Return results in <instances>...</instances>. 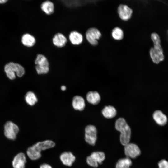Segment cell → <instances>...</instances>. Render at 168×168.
I'll list each match as a JSON object with an SVG mask.
<instances>
[{"instance_id": "1", "label": "cell", "mask_w": 168, "mask_h": 168, "mask_svg": "<svg viewBox=\"0 0 168 168\" xmlns=\"http://www.w3.org/2000/svg\"><path fill=\"white\" fill-rule=\"evenodd\" d=\"M55 145V143L51 140L39 142L28 148L26 154L30 160H36L41 157L42 151L53 148Z\"/></svg>"}, {"instance_id": "2", "label": "cell", "mask_w": 168, "mask_h": 168, "mask_svg": "<svg viewBox=\"0 0 168 168\" xmlns=\"http://www.w3.org/2000/svg\"><path fill=\"white\" fill-rule=\"evenodd\" d=\"M115 128L120 133V140L121 144L124 146L129 143L131 130L125 119L122 118L118 119L115 123Z\"/></svg>"}, {"instance_id": "3", "label": "cell", "mask_w": 168, "mask_h": 168, "mask_svg": "<svg viewBox=\"0 0 168 168\" xmlns=\"http://www.w3.org/2000/svg\"><path fill=\"white\" fill-rule=\"evenodd\" d=\"M4 71L7 77L10 80H14L16 75L19 77H22L25 73L24 67L17 63L10 62L6 64L4 67Z\"/></svg>"}, {"instance_id": "4", "label": "cell", "mask_w": 168, "mask_h": 168, "mask_svg": "<svg viewBox=\"0 0 168 168\" xmlns=\"http://www.w3.org/2000/svg\"><path fill=\"white\" fill-rule=\"evenodd\" d=\"M35 68L38 74L47 73L49 70V63L47 58L43 55L39 54L35 60Z\"/></svg>"}, {"instance_id": "5", "label": "cell", "mask_w": 168, "mask_h": 168, "mask_svg": "<svg viewBox=\"0 0 168 168\" xmlns=\"http://www.w3.org/2000/svg\"><path fill=\"white\" fill-rule=\"evenodd\" d=\"M105 158L104 153L101 152H95L87 156L86 162L89 166L94 168H96L98 164H101Z\"/></svg>"}, {"instance_id": "6", "label": "cell", "mask_w": 168, "mask_h": 168, "mask_svg": "<svg viewBox=\"0 0 168 168\" xmlns=\"http://www.w3.org/2000/svg\"><path fill=\"white\" fill-rule=\"evenodd\" d=\"M4 128V134L7 138L11 140L16 138L19 130L17 125L12 121H8L5 123Z\"/></svg>"}, {"instance_id": "7", "label": "cell", "mask_w": 168, "mask_h": 168, "mask_svg": "<svg viewBox=\"0 0 168 168\" xmlns=\"http://www.w3.org/2000/svg\"><path fill=\"white\" fill-rule=\"evenodd\" d=\"M85 140L91 146H94L97 139V130L92 125H87L85 129Z\"/></svg>"}, {"instance_id": "8", "label": "cell", "mask_w": 168, "mask_h": 168, "mask_svg": "<svg viewBox=\"0 0 168 168\" xmlns=\"http://www.w3.org/2000/svg\"><path fill=\"white\" fill-rule=\"evenodd\" d=\"M86 36L88 42L91 45L95 46L98 44L97 40L101 37V34L97 28L91 27L88 29Z\"/></svg>"}, {"instance_id": "9", "label": "cell", "mask_w": 168, "mask_h": 168, "mask_svg": "<svg viewBox=\"0 0 168 168\" xmlns=\"http://www.w3.org/2000/svg\"><path fill=\"white\" fill-rule=\"evenodd\" d=\"M124 153L127 157L134 158L141 154V151L136 144L128 143L124 146Z\"/></svg>"}, {"instance_id": "10", "label": "cell", "mask_w": 168, "mask_h": 168, "mask_svg": "<svg viewBox=\"0 0 168 168\" xmlns=\"http://www.w3.org/2000/svg\"><path fill=\"white\" fill-rule=\"evenodd\" d=\"M59 159L64 165L70 167L75 162L76 158L75 155L71 152L65 151L60 154Z\"/></svg>"}, {"instance_id": "11", "label": "cell", "mask_w": 168, "mask_h": 168, "mask_svg": "<svg viewBox=\"0 0 168 168\" xmlns=\"http://www.w3.org/2000/svg\"><path fill=\"white\" fill-rule=\"evenodd\" d=\"M150 54L152 61L156 64H158L164 60V56L162 48L152 47L150 50Z\"/></svg>"}, {"instance_id": "12", "label": "cell", "mask_w": 168, "mask_h": 168, "mask_svg": "<svg viewBox=\"0 0 168 168\" xmlns=\"http://www.w3.org/2000/svg\"><path fill=\"white\" fill-rule=\"evenodd\" d=\"M118 12L122 20L127 21L131 18L133 11L127 5L120 4L118 7Z\"/></svg>"}, {"instance_id": "13", "label": "cell", "mask_w": 168, "mask_h": 168, "mask_svg": "<svg viewBox=\"0 0 168 168\" xmlns=\"http://www.w3.org/2000/svg\"><path fill=\"white\" fill-rule=\"evenodd\" d=\"M26 162V157L25 154L20 152L13 158L12 165L13 168H25Z\"/></svg>"}, {"instance_id": "14", "label": "cell", "mask_w": 168, "mask_h": 168, "mask_svg": "<svg viewBox=\"0 0 168 168\" xmlns=\"http://www.w3.org/2000/svg\"><path fill=\"white\" fill-rule=\"evenodd\" d=\"M72 105L73 109L77 110L82 111L85 107V103L84 98L79 95L74 96L72 100Z\"/></svg>"}, {"instance_id": "15", "label": "cell", "mask_w": 168, "mask_h": 168, "mask_svg": "<svg viewBox=\"0 0 168 168\" xmlns=\"http://www.w3.org/2000/svg\"><path fill=\"white\" fill-rule=\"evenodd\" d=\"M153 118L156 122L160 125L164 126L167 123V117L160 110L155 111L153 114Z\"/></svg>"}, {"instance_id": "16", "label": "cell", "mask_w": 168, "mask_h": 168, "mask_svg": "<svg viewBox=\"0 0 168 168\" xmlns=\"http://www.w3.org/2000/svg\"><path fill=\"white\" fill-rule=\"evenodd\" d=\"M67 42L66 37L62 34H56L53 38V42L55 46L58 47H64Z\"/></svg>"}, {"instance_id": "17", "label": "cell", "mask_w": 168, "mask_h": 168, "mask_svg": "<svg viewBox=\"0 0 168 168\" xmlns=\"http://www.w3.org/2000/svg\"><path fill=\"white\" fill-rule=\"evenodd\" d=\"M87 101L92 105L97 104L100 100V96L99 93L96 91H90L86 95Z\"/></svg>"}, {"instance_id": "18", "label": "cell", "mask_w": 168, "mask_h": 168, "mask_svg": "<svg viewBox=\"0 0 168 168\" xmlns=\"http://www.w3.org/2000/svg\"><path fill=\"white\" fill-rule=\"evenodd\" d=\"M69 39L72 44L75 45L80 44L83 41L82 35L76 31H73L70 33Z\"/></svg>"}, {"instance_id": "19", "label": "cell", "mask_w": 168, "mask_h": 168, "mask_svg": "<svg viewBox=\"0 0 168 168\" xmlns=\"http://www.w3.org/2000/svg\"><path fill=\"white\" fill-rule=\"evenodd\" d=\"M102 113L105 117L110 119L114 117L116 115L117 111L114 107L109 105L105 106L102 109Z\"/></svg>"}, {"instance_id": "20", "label": "cell", "mask_w": 168, "mask_h": 168, "mask_svg": "<svg viewBox=\"0 0 168 168\" xmlns=\"http://www.w3.org/2000/svg\"><path fill=\"white\" fill-rule=\"evenodd\" d=\"M21 41L24 45L28 47H31L35 44V39L32 35L27 33L22 36Z\"/></svg>"}, {"instance_id": "21", "label": "cell", "mask_w": 168, "mask_h": 168, "mask_svg": "<svg viewBox=\"0 0 168 168\" xmlns=\"http://www.w3.org/2000/svg\"><path fill=\"white\" fill-rule=\"evenodd\" d=\"M41 8L47 15H51L54 12V5L52 2L49 1L43 2L41 4Z\"/></svg>"}, {"instance_id": "22", "label": "cell", "mask_w": 168, "mask_h": 168, "mask_svg": "<svg viewBox=\"0 0 168 168\" xmlns=\"http://www.w3.org/2000/svg\"><path fill=\"white\" fill-rule=\"evenodd\" d=\"M26 103L30 106L34 105L38 101V98L35 93L30 91L26 94L25 97Z\"/></svg>"}, {"instance_id": "23", "label": "cell", "mask_w": 168, "mask_h": 168, "mask_svg": "<svg viewBox=\"0 0 168 168\" xmlns=\"http://www.w3.org/2000/svg\"><path fill=\"white\" fill-rule=\"evenodd\" d=\"M132 162L129 158L126 157L119 160L116 163V168H129Z\"/></svg>"}, {"instance_id": "24", "label": "cell", "mask_w": 168, "mask_h": 168, "mask_svg": "<svg viewBox=\"0 0 168 168\" xmlns=\"http://www.w3.org/2000/svg\"><path fill=\"white\" fill-rule=\"evenodd\" d=\"M113 38L116 40H120L124 37V33L122 30L119 27L114 28L112 31Z\"/></svg>"}, {"instance_id": "25", "label": "cell", "mask_w": 168, "mask_h": 168, "mask_svg": "<svg viewBox=\"0 0 168 168\" xmlns=\"http://www.w3.org/2000/svg\"><path fill=\"white\" fill-rule=\"evenodd\" d=\"M159 168H168V161L165 159L161 160L158 163Z\"/></svg>"}, {"instance_id": "26", "label": "cell", "mask_w": 168, "mask_h": 168, "mask_svg": "<svg viewBox=\"0 0 168 168\" xmlns=\"http://www.w3.org/2000/svg\"><path fill=\"white\" fill-rule=\"evenodd\" d=\"M40 168H53L52 166L49 164L44 163L41 164L40 166Z\"/></svg>"}, {"instance_id": "27", "label": "cell", "mask_w": 168, "mask_h": 168, "mask_svg": "<svg viewBox=\"0 0 168 168\" xmlns=\"http://www.w3.org/2000/svg\"><path fill=\"white\" fill-rule=\"evenodd\" d=\"M66 86L64 85H63L61 87V89L63 91H64L66 90Z\"/></svg>"}, {"instance_id": "28", "label": "cell", "mask_w": 168, "mask_h": 168, "mask_svg": "<svg viewBox=\"0 0 168 168\" xmlns=\"http://www.w3.org/2000/svg\"><path fill=\"white\" fill-rule=\"evenodd\" d=\"M7 1V0H0V3L3 4Z\"/></svg>"}, {"instance_id": "29", "label": "cell", "mask_w": 168, "mask_h": 168, "mask_svg": "<svg viewBox=\"0 0 168 168\" xmlns=\"http://www.w3.org/2000/svg\"></svg>"}]
</instances>
